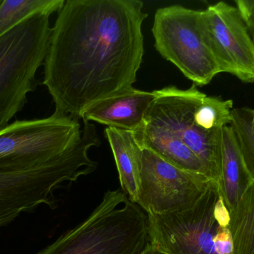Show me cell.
<instances>
[{
	"mask_svg": "<svg viewBox=\"0 0 254 254\" xmlns=\"http://www.w3.org/2000/svg\"><path fill=\"white\" fill-rule=\"evenodd\" d=\"M81 135L78 119L55 111L44 119L15 121L0 131V173L49 165L71 150Z\"/></svg>",
	"mask_w": 254,
	"mask_h": 254,
	"instance_id": "6",
	"label": "cell"
},
{
	"mask_svg": "<svg viewBox=\"0 0 254 254\" xmlns=\"http://www.w3.org/2000/svg\"><path fill=\"white\" fill-rule=\"evenodd\" d=\"M91 145L80 140L55 162L26 172L0 173V228L42 205L58 207L55 192L93 172L98 164L89 156Z\"/></svg>",
	"mask_w": 254,
	"mask_h": 254,
	"instance_id": "5",
	"label": "cell"
},
{
	"mask_svg": "<svg viewBox=\"0 0 254 254\" xmlns=\"http://www.w3.org/2000/svg\"><path fill=\"white\" fill-rule=\"evenodd\" d=\"M148 243L147 214L118 189L107 191L83 222L34 254H140Z\"/></svg>",
	"mask_w": 254,
	"mask_h": 254,
	"instance_id": "3",
	"label": "cell"
},
{
	"mask_svg": "<svg viewBox=\"0 0 254 254\" xmlns=\"http://www.w3.org/2000/svg\"><path fill=\"white\" fill-rule=\"evenodd\" d=\"M155 98L153 91L131 87L92 104L83 111L80 119L133 133L143 125Z\"/></svg>",
	"mask_w": 254,
	"mask_h": 254,
	"instance_id": "11",
	"label": "cell"
},
{
	"mask_svg": "<svg viewBox=\"0 0 254 254\" xmlns=\"http://www.w3.org/2000/svg\"><path fill=\"white\" fill-rule=\"evenodd\" d=\"M204 35L220 73L254 82V42L237 6L219 1L201 10Z\"/></svg>",
	"mask_w": 254,
	"mask_h": 254,
	"instance_id": "10",
	"label": "cell"
},
{
	"mask_svg": "<svg viewBox=\"0 0 254 254\" xmlns=\"http://www.w3.org/2000/svg\"><path fill=\"white\" fill-rule=\"evenodd\" d=\"M238 143L231 125L222 131L221 172L218 184L228 212L235 207L252 183Z\"/></svg>",
	"mask_w": 254,
	"mask_h": 254,
	"instance_id": "12",
	"label": "cell"
},
{
	"mask_svg": "<svg viewBox=\"0 0 254 254\" xmlns=\"http://www.w3.org/2000/svg\"><path fill=\"white\" fill-rule=\"evenodd\" d=\"M140 0H68L52 28L43 85L55 112L76 119L133 87L144 54Z\"/></svg>",
	"mask_w": 254,
	"mask_h": 254,
	"instance_id": "1",
	"label": "cell"
},
{
	"mask_svg": "<svg viewBox=\"0 0 254 254\" xmlns=\"http://www.w3.org/2000/svg\"><path fill=\"white\" fill-rule=\"evenodd\" d=\"M65 2L64 0H4L0 6V37L31 15L59 12Z\"/></svg>",
	"mask_w": 254,
	"mask_h": 254,
	"instance_id": "15",
	"label": "cell"
},
{
	"mask_svg": "<svg viewBox=\"0 0 254 254\" xmlns=\"http://www.w3.org/2000/svg\"><path fill=\"white\" fill-rule=\"evenodd\" d=\"M140 254H167L164 253V252H161L159 249H156V248L153 247V246H151L149 243H148L147 246H146V249L143 251Z\"/></svg>",
	"mask_w": 254,
	"mask_h": 254,
	"instance_id": "18",
	"label": "cell"
},
{
	"mask_svg": "<svg viewBox=\"0 0 254 254\" xmlns=\"http://www.w3.org/2000/svg\"><path fill=\"white\" fill-rule=\"evenodd\" d=\"M3 1H4V0H0V6L2 4Z\"/></svg>",
	"mask_w": 254,
	"mask_h": 254,
	"instance_id": "19",
	"label": "cell"
},
{
	"mask_svg": "<svg viewBox=\"0 0 254 254\" xmlns=\"http://www.w3.org/2000/svg\"><path fill=\"white\" fill-rule=\"evenodd\" d=\"M153 92L155 99L139 131L167 137L186 146L201 160L212 180L218 183L222 131L232 120V100L208 96L194 84L189 89L172 86Z\"/></svg>",
	"mask_w": 254,
	"mask_h": 254,
	"instance_id": "2",
	"label": "cell"
},
{
	"mask_svg": "<svg viewBox=\"0 0 254 254\" xmlns=\"http://www.w3.org/2000/svg\"><path fill=\"white\" fill-rule=\"evenodd\" d=\"M235 3L254 42V0H236Z\"/></svg>",
	"mask_w": 254,
	"mask_h": 254,
	"instance_id": "17",
	"label": "cell"
},
{
	"mask_svg": "<svg viewBox=\"0 0 254 254\" xmlns=\"http://www.w3.org/2000/svg\"><path fill=\"white\" fill-rule=\"evenodd\" d=\"M104 133L114 156L122 191L131 202L137 204L141 178L142 149L132 132L107 127Z\"/></svg>",
	"mask_w": 254,
	"mask_h": 254,
	"instance_id": "13",
	"label": "cell"
},
{
	"mask_svg": "<svg viewBox=\"0 0 254 254\" xmlns=\"http://www.w3.org/2000/svg\"><path fill=\"white\" fill-rule=\"evenodd\" d=\"M234 254H254V182L229 212Z\"/></svg>",
	"mask_w": 254,
	"mask_h": 254,
	"instance_id": "14",
	"label": "cell"
},
{
	"mask_svg": "<svg viewBox=\"0 0 254 254\" xmlns=\"http://www.w3.org/2000/svg\"><path fill=\"white\" fill-rule=\"evenodd\" d=\"M152 32L158 53L197 86L209 85L221 73L204 35L201 10L182 5L160 7Z\"/></svg>",
	"mask_w": 254,
	"mask_h": 254,
	"instance_id": "7",
	"label": "cell"
},
{
	"mask_svg": "<svg viewBox=\"0 0 254 254\" xmlns=\"http://www.w3.org/2000/svg\"><path fill=\"white\" fill-rule=\"evenodd\" d=\"M231 127L235 134L243 161L254 182V110L233 108Z\"/></svg>",
	"mask_w": 254,
	"mask_h": 254,
	"instance_id": "16",
	"label": "cell"
},
{
	"mask_svg": "<svg viewBox=\"0 0 254 254\" xmlns=\"http://www.w3.org/2000/svg\"><path fill=\"white\" fill-rule=\"evenodd\" d=\"M213 180L178 168L142 149L141 178L137 204L146 214L180 213L192 208Z\"/></svg>",
	"mask_w": 254,
	"mask_h": 254,
	"instance_id": "9",
	"label": "cell"
},
{
	"mask_svg": "<svg viewBox=\"0 0 254 254\" xmlns=\"http://www.w3.org/2000/svg\"><path fill=\"white\" fill-rule=\"evenodd\" d=\"M50 16L34 13L0 37V131L24 108L28 94L37 88L36 75L50 43Z\"/></svg>",
	"mask_w": 254,
	"mask_h": 254,
	"instance_id": "4",
	"label": "cell"
},
{
	"mask_svg": "<svg viewBox=\"0 0 254 254\" xmlns=\"http://www.w3.org/2000/svg\"><path fill=\"white\" fill-rule=\"evenodd\" d=\"M147 216L149 244L167 254H217L216 234L229 224V212L215 180L192 208Z\"/></svg>",
	"mask_w": 254,
	"mask_h": 254,
	"instance_id": "8",
	"label": "cell"
}]
</instances>
